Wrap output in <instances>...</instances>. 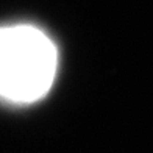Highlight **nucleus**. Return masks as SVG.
I'll return each mask as SVG.
<instances>
[{"label":"nucleus","instance_id":"1","mask_svg":"<svg viewBox=\"0 0 153 153\" xmlns=\"http://www.w3.org/2000/svg\"><path fill=\"white\" fill-rule=\"evenodd\" d=\"M58 47L31 24L0 27V102L31 105L50 92L58 72Z\"/></svg>","mask_w":153,"mask_h":153}]
</instances>
